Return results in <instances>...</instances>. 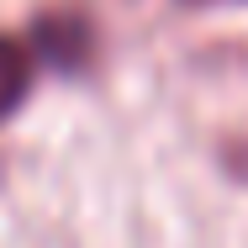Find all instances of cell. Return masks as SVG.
<instances>
[{
    "instance_id": "6da1fadb",
    "label": "cell",
    "mask_w": 248,
    "mask_h": 248,
    "mask_svg": "<svg viewBox=\"0 0 248 248\" xmlns=\"http://www.w3.org/2000/svg\"><path fill=\"white\" fill-rule=\"evenodd\" d=\"M32 53H43L53 69H69V74L90 69V58H95V27H90V16H79V11H48V16H37Z\"/></svg>"
},
{
    "instance_id": "7a4b0ae2",
    "label": "cell",
    "mask_w": 248,
    "mask_h": 248,
    "mask_svg": "<svg viewBox=\"0 0 248 248\" xmlns=\"http://www.w3.org/2000/svg\"><path fill=\"white\" fill-rule=\"evenodd\" d=\"M32 79H37V53L21 37L0 32V122H11L21 111V100L32 95Z\"/></svg>"
},
{
    "instance_id": "3957f363",
    "label": "cell",
    "mask_w": 248,
    "mask_h": 248,
    "mask_svg": "<svg viewBox=\"0 0 248 248\" xmlns=\"http://www.w3.org/2000/svg\"><path fill=\"white\" fill-rule=\"evenodd\" d=\"M190 5H222V0H190Z\"/></svg>"
}]
</instances>
